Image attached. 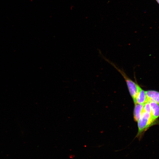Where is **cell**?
<instances>
[{"instance_id": "3957f363", "label": "cell", "mask_w": 159, "mask_h": 159, "mask_svg": "<svg viewBox=\"0 0 159 159\" xmlns=\"http://www.w3.org/2000/svg\"><path fill=\"white\" fill-rule=\"evenodd\" d=\"M148 102H153L159 104V92L153 90L145 91Z\"/></svg>"}, {"instance_id": "5b68a950", "label": "cell", "mask_w": 159, "mask_h": 159, "mask_svg": "<svg viewBox=\"0 0 159 159\" xmlns=\"http://www.w3.org/2000/svg\"><path fill=\"white\" fill-rule=\"evenodd\" d=\"M148 102L145 93V91L142 88L140 90L136 97L135 104H138L144 105Z\"/></svg>"}, {"instance_id": "6da1fadb", "label": "cell", "mask_w": 159, "mask_h": 159, "mask_svg": "<svg viewBox=\"0 0 159 159\" xmlns=\"http://www.w3.org/2000/svg\"><path fill=\"white\" fill-rule=\"evenodd\" d=\"M104 59L114 67L123 77L127 84L130 93L135 103L137 95L141 88L137 83L133 81L128 77L122 69H120L114 63L107 58H105Z\"/></svg>"}, {"instance_id": "52a82bcc", "label": "cell", "mask_w": 159, "mask_h": 159, "mask_svg": "<svg viewBox=\"0 0 159 159\" xmlns=\"http://www.w3.org/2000/svg\"><path fill=\"white\" fill-rule=\"evenodd\" d=\"M143 111L151 113V109L149 102H148L144 105Z\"/></svg>"}, {"instance_id": "8992f818", "label": "cell", "mask_w": 159, "mask_h": 159, "mask_svg": "<svg viewBox=\"0 0 159 159\" xmlns=\"http://www.w3.org/2000/svg\"><path fill=\"white\" fill-rule=\"evenodd\" d=\"M144 105L136 104L134 111V118L135 121L138 122L142 112Z\"/></svg>"}, {"instance_id": "ba28073f", "label": "cell", "mask_w": 159, "mask_h": 159, "mask_svg": "<svg viewBox=\"0 0 159 159\" xmlns=\"http://www.w3.org/2000/svg\"><path fill=\"white\" fill-rule=\"evenodd\" d=\"M157 3L159 4V0H155Z\"/></svg>"}, {"instance_id": "277c9868", "label": "cell", "mask_w": 159, "mask_h": 159, "mask_svg": "<svg viewBox=\"0 0 159 159\" xmlns=\"http://www.w3.org/2000/svg\"><path fill=\"white\" fill-rule=\"evenodd\" d=\"M151 109V115L154 121L159 117V104L153 102H149Z\"/></svg>"}, {"instance_id": "7a4b0ae2", "label": "cell", "mask_w": 159, "mask_h": 159, "mask_svg": "<svg viewBox=\"0 0 159 159\" xmlns=\"http://www.w3.org/2000/svg\"><path fill=\"white\" fill-rule=\"evenodd\" d=\"M152 118L150 114L143 111L138 121V132L136 136L139 140L141 139L144 131L155 122Z\"/></svg>"}]
</instances>
